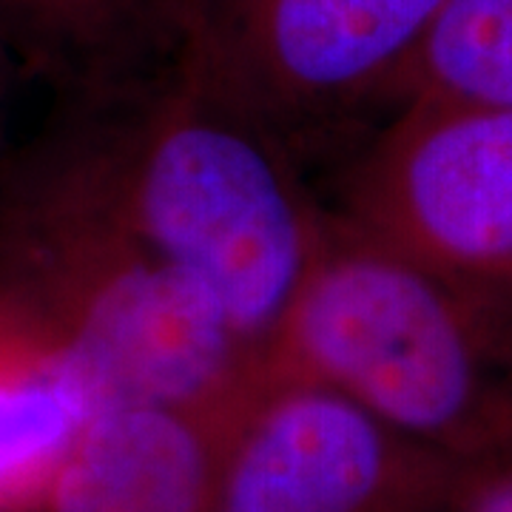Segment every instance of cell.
I'll use <instances>...</instances> for the list:
<instances>
[{"mask_svg":"<svg viewBox=\"0 0 512 512\" xmlns=\"http://www.w3.org/2000/svg\"><path fill=\"white\" fill-rule=\"evenodd\" d=\"M407 100L512 106V0H444L404 77Z\"/></svg>","mask_w":512,"mask_h":512,"instance_id":"cell-10","label":"cell"},{"mask_svg":"<svg viewBox=\"0 0 512 512\" xmlns=\"http://www.w3.org/2000/svg\"><path fill=\"white\" fill-rule=\"evenodd\" d=\"M470 467L330 387L271 373L228 433L208 512H447Z\"/></svg>","mask_w":512,"mask_h":512,"instance_id":"cell-6","label":"cell"},{"mask_svg":"<svg viewBox=\"0 0 512 512\" xmlns=\"http://www.w3.org/2000/svg\"><path fill=\"white\" fill-rule=\"evenodd\" d=\"M237 419L174 407L103 410L83 430L46 512H208Z\"/></svg>","mask_w":512,"mask_h":512,"instance_id":"cell-7","label":"cell"},{"mask_svg":"<svg viewBox=\"0 0 512 512\" xmlns=\"http://www.w3.org/2000/svg\"><path fill=\"white\" fill-rule=\"evenodd\" d=\"M94 416L89 382L66 345L0 291V512H46Z\"/></svg>","mask_w":512,"mask_h":512,"instance_id":"cell-8","label":"cell"},{"mask_svg":"<svg viewBox=\"0 0 512 512\" xmlns=\"http://www.w3.org/2000/svg\"><path fill=\"white\" fill-rule=\"evenodd\" d=\"M0 291L66 345L97 413L237 416L265 382L214 299L134 220L86 100L0 163Z\"/></svg>","mask_w":512,"mask_h":512,"instance_id":"cell-1","label":"cell"},{"mask_svg":"<svg viewBox=\"0 0 512 512\" xmlns=\"http://www.w3.org/2000/svg\"><path fill=\"white\" fill-rule=\"evenodd\" d=\"M271 373L330 387L464 464L512 453V316L330 211Z\"/></svg>","mask_w":512,"mask_h":512,"instance_id":"cell-3","label":"cell"},{"mask_svg":"<svg viewBox=\"0 0 512 512\" xmlns=\"http://www.w3.org/2000/svg\"><path fill=\"white\" fill-rule=\"evenodd\" d=\"M330 214L512 316V106H396Z\"/></svg>","mask_w":512,"mask_h":512,"instance_id":"cell-5","label":"cell"},{"mask_svg":"<svg viewBox=\"0 0 512 512\" xmlns=\"http://www.w3.org/2000/svg\"><path fill=\"white\" fill-rule=\"evenodd\" d=\"M183 0H0V43L69 97L146 83L177 60Z\"/></svg>","mask_w":512,"mask_h":512,"instance_id":"cell-9","label":"cell"},{"mask_svg":"<svg viewBox=\"0 0 512 512\" xmlns=\"http://www.w3.org/2000/svg\"><path fill=\"white\" fill-rule=\"evenodd\" d=\"M9 49L0 43V109H3V94H6V69H9Z\"/></svg>","mask_w":512,"mask_h":512,"instance_id":"cell-12","label":"cell"},{"mask_svg":"<svg viewBox=\"0 0 512 512\" xmlns=\"http://www.w3.org/2000/svg\"><path fill=\"white\" fill-rule=\"evenodd\" d=\"M444 0H183L177 72L285 151L382 120Z\"/></svg>","mask_w":512,"mask_h":512,"instance_id":"cell-4","label":"cell"},{"mask_svg":"<svg viewBox=\"0 0 512 512\" xmlns=\"http://www.w3.org/2000/svg\"><path fill=\"white\" fill-rule=\"evenodd\" d=\"M92 103L128 208L208 293L242 353L268 356L325 237L293 154L200 94L177 66Z\"/></svg>","mask_w":512,"mask_h":512,"instance_id":"cell-2","label":"cell"},{"mask_svg":"<svg viewBox=\"0 0 512 512\" xmlns=\"http://www.w3.org/2000/svg\"><path fill=\"white\" fill-rule=\"evenodd\" d=\"M447 512H512V453L470 467Z\"/></svg>","mask_w":512,"mask_h":512,"instance_id":"cell-11","label":"cell"}]
</instances>
